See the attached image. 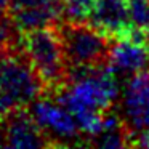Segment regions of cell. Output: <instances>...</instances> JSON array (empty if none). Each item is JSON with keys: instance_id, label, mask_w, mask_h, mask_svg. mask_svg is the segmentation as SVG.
Wrapping results in <instances>:
<instances>
[{"instance_id": "cell-14", "label": "cell", "mask_w": 149, "mask_h": 149, "mask_svg": "<svg viewBox=\"0 0 149 149\" xmlns=\"http://www.w3.org/2000/svg\"><path fill=\"white\" fill-rule=\"evenodd\" d=\"M133 146L135 148H149V130L138 135L133 138Z\"/></svg>"}, {"instance_id": "cell-1", "label": "cell", "mask_w": 149, "mask_h": 149, "mask_svg": "<svg viewBox=\"0 0 149 149\" xmlns=\"http://www.w3.org/2000/svg\"><path fill=\"white\" fill-rule=\"evenodd\" d=\"M119 75L111 64L69 72V80L63 90L53 96L72 114L80 111L111 112L120 98Z\"/></svg>"}, {"instance_id": "cell-5", "label": "cell", "mask_w": 149, "mask_h": 149, "mask_svg": "<svg viewBox=\"0 0 149 149\" xmlns=\"http://www.w3.org/2000/svg\"><path fill=\"white\" fill-rule=\"evenodd\" d=\"M40 128L52 139L55 148L85 146V138L72 112L55 96L43 95L29 106Z\"/></svg>"}, {"instance_id": "cell-8", "label": "cell", "mask_w": 149, "mask_h": 149, "mask_svg": "<svg viewBox=\"0 0 149 149\" xmlns=\"http://www.w3.org/2000/svg\"><path fill=\"white\" fill-rule=\"evenodd\" d=\"M8 16L19 32L53 27L64 19V0H11Z\"/></svg>"}, {"instance_id": "cell-3", "label": "cell", "mask_w": 149, "mask_h": 149, "mask_svg": "<svg viewBox=\"0 0 149 149\" xmlns=\"http://www.w3.org/2000/svg\"><path fill=\"white\" fill-rule=\"evenodd\" d=\"M58 32L64 48L69 72L109 64L112 40L87 21L63 19Z\"/></svg>"}, {"instance_id": "cell-15", "label": "cell", "mask_w": 149, "mask_h": 149, "mask_svg": "<svg viewBox=\"0 0 149 149\" xmlns=\"http://www.w3.org/2000/svg\"><path fill=\"white\" fill-rule=\"evenodd\" d=\"M11 0H0V16H7Z\"/></svg>"}, {"instance_id": "cell-11", "label": "cell", "mask_w": 149, "mask_h": 149, "mask_svg": "<svg viewBox=\"0 0 149 149\" xmlns=\"http://www.w3.org/2000/svg\"><path fill=\"white\" fill-rule=\"evenodd\" d=\"M133 29H149V0H125Z\"/></svg>"}, {"instance_id": "cell-9", "label": "cell", "mask_w": 149, "mask_h": 149, "mask_svg": "<svg viewBox=\"0 0 149 149\" xmlns=\"http://www.w3.org/2000/svg\"><path fill=\"white\" fill-rule=\"evenodd\" d=\"M87 23L111 40L123 39L132 31L125 0H96Z\"/></svg>"}, {"instance_id": "cell-4", "label": "cell", "mask_w": 149, "mask_h": 149, "mask_svg": "<svg viewBox=\"0 0 149 149\" xmlns=\"http://www.w3.org/2000/svg\"><path fill=\"white\" fill-rule=\"evenodd\" d=\"M0 88L19 109L29 107L47 95L42 79L21 50V45L0 52Z\"/></svg>"}, {"instance_id": "cell-6", "label": "cell", "mask_w": 149, "mask_h": 149, "mask_svg": "<svg viewBox=\"0 0 149 149\" xmlns=\"http://www.w3.org/2000/svg\"><path fill=\"white\" fill-rule=\"evenodd\" d=\"M119 114L132 136L149 130V69L125 79L119 98ZM133 146V143H132Z\"/></svg>"}, {"instance_id": "cell-7", "label": "cell", "mask_w": 149, "mask_h": 149, "mask_svg": "<svg viewBox=\"0 0 149 149\" xmlns=\"http://www.w3.org/2000/svg\"><path fill=\"white\" fill-rule=\"evenodd\" d=\"M0 148H55L29 107H21L0 120Z\"/></svg>"}, {"instance_id": "cell-2", "label": "cell", "mask_w": 149, "mask_h": 149, "mask_svg": "<svg viewBox=\"0 0 149 149\" xmlns=\"http://www.w3.org/2000/svg\"><path fill=\"white\" fill-rule=\"evenodd\" d=\"M19 45L42 79L47 95L53 96L66 87L69 80V66L58 26L21 32Z\"/></svg>"}, {"instance_id": "cell-12", "label": "cell", "mask_w": 149, "mask_h": 149, "mask_svg": "<svg viewBox=\"0 0 149 149\" xmlns=\"http://www.w3.org/2000/svg\"><path fill=\"white\" fill-rule=\"evenodd\" d=\"M96 0H64V19L87 21Z\"/></svg>"}, {"instance_id": "cell-10", "label": "cell", "mask_w": 149, "mask_h": 149, "mask_svg": "<svg viewBox=\"0 0 149 149\" xmlns=\"http://www.w3.org/2000/svg\"><path fill=\"white\" fill-rule=\"evenodd\" d=\"M109 64L114 72L125 80L149 66V50L130 37L112 40Z\"/></svg>"}, {"instance_id": "cell-13", "label": "cell", "mask_w": 149, "mask_h": 149, "mask_svg": "<svg viewBox=\"0 0 149 149\" xmlns=\"http://www.w3.org/2000/svg\"><path fill=\"white\" fill-rule=\"evenodd\" d=\"M16 109H19V107L15 106L13 101H11L10 98L3 93V90L0 88V120L5 119L8 114H11L13 111H16Z\"/></svg>"}]
</instances>
